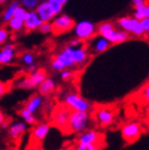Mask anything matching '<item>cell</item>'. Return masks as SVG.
Wrapping results in <instances>:
<instances>
[{
  "label": "cell",
  "instance_id": "1",
  "mask_svg": "<svg viewBox=\"0 0 149 150\" xmlns=\"http://www.w3.org/2000/svg\"><path fill=\"white\" fill-rule=\"evenodd\" d=\"M89 112L72 111L67 125V133H81L85 131L89 127Z\"/></svg>",
  "mask_w": 149,
  "mask_h": 150
},
{
  "label": "cell",
  "instance_id": "2",
  "mask_svg": "<svg viewBox=\"0 0 149 150\" xmlns=\"http://www.w3.org/2000/svg\"><path fill=\"white\" fill-rule=\"evenodd\" d=\"M47 78V74L44 69H36L23 77L17 82V87L23 90H34Z\"/></svg>",
  "mask_w": 149,
  "mask_h": 150
},
{
  "label": "cell",
  "instance_id": "3",
  "mask_svg": "<svg viewBox=\"0 0 149 150\" xmlns=\"http://www.w3.org/2000/svg\"><path fill=\"white\" fill-rule=\"evenodd\" d=\"M64 104L72 111H81V112L89 113L93 108L89 101L74 93H69L64 97Z\"/></svg>",
  "mask_w": 149,
  "mask_h": 150
},
{
  "label": "cell",
  "instance_id": "4",
  "mask_svg": "<svg viewBox=\"0 0 149 150\" xmlns=\"http://www.w3.org/2000/svg\"><path fill=\"white\" fill-rule=\"evenodd\" d=\"M72 110L67 108L65 104L59 105L55 108L51 116V122L55 127L59 128L62 132L67 133V125H68L69 115H70Z\"/></svg>",
  "mask_w": 149,
  "mask_h": 150
},
{
  "label": "cell",
  "instance_id": "5",
  "mask_svg": "<svg viewBox=\"0 0 149 150\" xmlns=\"http://www.w3.org/2000/svg\"><path fill=\"white\" fill-rule=\"evenodd\" d=\"M119 28L123 31L128 32L129 34H132L133 36H142L144 35V30L142 29L140 23V20L136 19L135 17H130V16H125V17H121L116 23Z\"/></svg>",
  "mask_w": 149,
  "mask_h": 150
},
{
  "label": "cell",
  "instance_id": "6",
  "mask_svg": "<svg viewBox=\"0 0 149 150\" xmlns=\"http://www.w3.org/2000/svg\"><path fill=\"white\" fill-rule=\"evenodd\" d=\"M55 34H63L66 32L72 30L74 26V20L67 14H57L55 15L51 21Z\"/></svg>",
  "mask_w": 149,
  "mask_h": 150
},
{
  "label": "cell",
  "instance_id": "7",
  "mask_svg": "<svg viewBox=\"0 0 149 150\" xmlns=\"http://www.w3.org/2000/svg\"><path fill=\"white\" fill-rule=\"evenodd\" d=\"M72 30L76 38H80L81 40H89L96 34L95 23L89 20H81L79 23H74Z\"/></svg>",
  "mask_w": 149,
  "mask_h": 150
},
{
  "label": "cell",
  "instance_id": "8",
  "mask_svg": "<svg viewBox=\"0 0 149 150\" xmlns=\"http://www.w3.org/2000/svg\"><path fill=\"white\" fill-rule=\"evenodd\" d=\"M142 134V126L136 121H129L126 122L121 128V136L126 143L132 144L140 139Z\"/></svg>",
  "mask_w": 149,
  "mask_h": 150
},
{
  "label": "cell",
  "instance_id": "9",
  "mask_svg": "<svg viewBox=\"0 0 149 150\" xmlns=\"http://www.w3.org/2000/svg\"><path fill=\"white\" fill-rule=\"evenodd\" d=\"M94 118L100 127H108L114 120V112L108 107H100L95 111Z\"/></svg>",
  "mask_w": 149,
  "mask_h": 150
},
{
  "label": "cell",
  "instance_id": "10",
  "mask_svg": "<svg viewBox=\"0 0 149 150\" xmlns=\"http://www.w3.org/2000/svg\"><path fill=\"white\" fill-rule=\"evenodd\" d=\"M79 144H91V143H104V135L96 130H87L79 133L77 137Z\"/></svg>",
  "mask_w": 149,
  "mask_h": 150
},
{
  "label": "cell",
  "instance_id": "11",
  "mask_svg": "<svg viewBox=\"0 0 149 150\" xmlns=\"http://www.w3.org/2000/svg\"><path fill=\"white\" fill-rule=\"evenodd\" d=\"M89 49L92 50L94 53H102V52L106 51L109 49L112 44L109 40L104 38L103 36L98 34L97 36H93L92 38H89Z\"/></svg>",
  "mask_w": 149,
  "mask_h": 150
},
{
  "label": "cell",
  "instance_id": "12",
  "mask_svg": "<svg viewBox=\"0 0 149 150\" xmlns=\"http://www.w3.org/2000/svg\"><path fill=\"white\" fill-rule=\"evenodd\" d=\"M16 54L15 46L13 44H3L2 48L0 49V64L6 65L13 62Z\"/></svg>",
  "mask_w": 149,
  "mask_h": 150
},
{
  "label": "cell",
  "instance_id": "13",
  "mask_svg": "<svg viewBox=\"0 0 149 150\" xmlns=\"http://www.w3.org/2000/svg\"><path fill=\"white\" fill-rule=\"evenodd\" d=\"M28 130V125L25 121H15L9 126L8 132L11 139H19Z\"/></svg>",
  "mask_w": 149,
  "mask_h": 150
},
{
  "label": "cell",
  "instance_id": "14",
  "mask_svg": "<svg viewBox=\"0 0 149 150\" xmlns=\"http://www.w3.org/2000/svg\"><path fill=\"white\" fill-rule=\"evenodd\" d=\"M42 23H43V20L40 19V16L37 15L35 10H32V11H29L28 16L25 19V21H23V28L26 30H28V31L38 30Z\"/></svg>",
  "mask_w": 149,
  "mask_h": 150
},
{
  "label": "cell",
  "instance_id": "15",
  "mask_svg": "<svg viewBox=\"0 0 149 150\" xmlns=\"http://www.w3.org/2000/svg\"><path fill=\"white\" fill-rule=\"evenodd\" d=\"M49 132H50V124H48V122H42V124L36 125L33 128L31 135L34 141L43 142L48 136Z\"/></svg>",
  "mask_w": 149,
  "mask_h": 150
},
{
  "label": "cell",
  "instance_id": "16",
  "mask_svg": "<svg viewBox=\"0 0 149 150\" xmlns=\"http://www.w3.org/2000/svg\"><path fill=\"white\" fill-rule=\"evenodd\" d=\"M35 12L43 21H51L55 16V14L53 13L51 6H49L48 2H40L37 4Z\"/></svg>",
  "mask_w": 149,
  "mask_h": 150
},
{
  "label": "cell",
  "instance_id": "17",
  "mask_svg": "<svg viewBox=\"0 0 149 150\" xmlns=\"http://www.w3.org/2000/svg\"><path fill=\"white\" fill-rule=\"evenodd\" d=\"M38 95L42 97H48L55 91V83L51 78H46L37 86Z\"/></svg>",
  "mask_w": 149,
  "mask_h": 150
},
{
  "label": "cell",
  "instance_id": "18",
  "mask_svg": "<svg viewBox=\"0 0 149 150\" xmlns=\"http://www.w3.org/2000/svg\"><path fill=\"white\" fill-rule=\"evenodd\" d=\"M42 105H43V97L40 95H34L27 101L25 108L31 113L35 114L37 111L40 110Z\"/></svg>",
  "mask_w": 149,
  "mask_h": 150
},
{
  "label": "cell",
  "instance_id": "19",
  "mask_svg": "<svg viewBox=\"0 0 149 150\" xmlns=\"http://www.w3.org/2000/svg\"><path fill=\"white\" fill-rule=\"evenodd\" d=\"M20 6V3H19V1H13V2H11L9 4V6H6V9L3 11V13H2V20L3 21H6V23H8L10 19H11L12 17H13V15H14V12H15V10L17 9L18 6Z\"/></svg>",
  "mask_w": 149,
  "mask_h": 150
},
{
  "label": "cell",
  "instance_id": "20",
  "mask_svg": "<svg viewBox=\"0 0 149 150\" xmlns=\"http://www.w3.org/2000/svg\"><path fill=\"white\" fill-rule=\"evenodd\" d=\"M135 13L134 16L136 19H143V18H149V4H140L134 6Z\"/></svg>",
  "mask_w": 149,
  "mask_h": 150
},
{
  "label": "cell",
  "instance_id": "21",
  "mask_svg": "<svg viewBox=\"0 0 149 150\" xmlns=\"http://www.w3.org/2000/svg\"><path fill=\"white\" fill-rule=\"evenodd\" d=\"M136 97H138V102H140L142 105H147V104H149V82L138 91Z\"/></svg>",
  "mask_w": 149,
  "mask_h": 150
},
{
  "label": "cell",
  "instance_id": "22",
  "mask_svg": "<svg viewBox=\"0 0 149 150\" xmlns=\"http://www.w3.org/2000/svg\"><path fill=\"white\" fill-rule=\"evenodd\" d=\"M106 143H91V144H79L74 147V150H102Z\"/></svg>",
  "mask_w": 149,
  "mask_h": 150
},
{
  "label": "cell",
  "instance_id": "23",
  "mask_svg": "<svg viewBox=\"0 0 149 150\" xmlns=\"http://www.w3.org/2000/svg\"><path fill=\"white\" fill-rule=\"evenodd\" d=\"M19 115L27 125H35L36 124L37 120H36V117L34 116V114L27 110L26 108H23V109H21V110L19 111Z\"/></svg>",
  "mask_w": 149,
  "mask_h": 150
},
{
  "label": "cell",
  "instance_id": "24",
  "mask_svg": "<svg viewBox=\"0 0 149 150\" xmlns=\"http://www.w3.org/2000/svg\"><path fill=\"white\" fill-rule=\"evenodd\" d=\"M8 28L13 32H19L20 30L23 29V21L18 19V18L12 17L8 21Z\"/></svg>",
  "mask_w": 149,
  "mask_h": 150
},
{
  "label": "cell",
  "instance_id": "25",
  "mask_svg": "<svg viewBox=\"0 0 149 150\" xmlns=\"http://www.w3.org/2000/svg\"><path fill=\"white\" fill-rule=\"evenodd\" d=\"M28 14H29V11H28V10H27L26 8H23V6H19L17 8V9L15 10L14 15H13V17L18 18V19L23 20V21H25V19L27 18Z\"/></svg>",
  "mask_w": 149,
  "mask_h": 150
},
{
  "label": "cell",
  "instance_id": "26",
  "mask_svg": "<svg viewBox=\"0 0 149 150\" xmlns=\"http://www.w3.org/2000/svg\"><path fill=\"white\" fill-rule=\"evenodd\" d=\"M20 6L26 8L28 11H32V10L36 9L37 4H38V0H20L19 1Z\"/></svg>",
  "mask_w": 149,
  "mask_h": 150
},
{
  "label": "cell",
  "instance_id": "27",
  "mask_svg": "<svg viewBox=\"0 0 149 150\" xmlns=\"http://www.w3.org/2000/svg\"><path fill=\"white\" fill-rule=\"evenodd\" d=\"M20 60H21V63L25 64L26 66L30 65V64L34 63L35 61V55L32 53V52H25L21 57H20Z\"/></svg>",
  "mask_w": 149,
  "mask_h": 150
},
{
  "label": "cell",
  "instance_id": "28",
  "mask_svg": "<svg viewBox=\"0 0 149 150\" xmlns=\"http://www.w3.org/2000/svg\"><path fill=\"white\" fill-rule=\"evenodd\" d=\"M47 2L49 3V6H51L52 11H53V13H55V15L57 14H61V12H62V10H63V4L61 2H59L57 0H48Z\"/></svg>",
  "mask_w": 149,
  "mask_h": 150
},
{
  "label": "cell",
  "instance_id": "29",
  "mask_svg": "<svg viewBox=\"0 0 149 150\" xmlns=\"http://www.w3.org/2000/svg\"><path fill=\"white\" fill-rule=\"evenodd\" d=\"M40 33L43 34H49V33H52V30H53V27H52L51 21H43L40 27L38 28Z\"/></svg>",
  "mask_w": 149,
  "mask_h": 150
},
{
  "label": "cell",
  "instance_id": "30",
  "mask_svg": "<svg viewBox=\"0 0 149 150\" xmlns=\"http://www.w3.org/2000/svg\"><path fill=\"white\" fill-rule=\"evenodd\" d=\"M10 38V32L6 28H0V46L6 44Z\"/></svg>",
  "mask_w": 149,
  "mask_h": 150
},
{
  "label": "cell",
  "instance_id": "31",
  "mask_svg": "<svg viewBox=\"0 0 149 150\" xmlns=\"http://www.w3.org/2000/svg\"><path fill=\"white\" fill-rule=\"evenodd\" d=\"M61 79L64 81H68L72 78L74 76V72L72 71V70H69L68 68H65V69L61 70Z\"/></svg>",
  "mask_w": 149,
  "mask_h": 150
},
{
  "label": "cell",
  "instance_id": "32",
  "mask_svg": "<svg viewBox=\"0 0 149 150\" xmlns=\"http://www.w3.org/2000/svg\"><path fill=\"white\" fill-rule=\"evenodd\" d=\"M140 23L142 29L144 30L145 34H149V18H143L140 19Z\"/></svg>",
  "mask_w": 149,
  "mask_h": 150
},
{
  "label": "cell",
  "instance_id": "33",
  "mask_svg": "<svg viewBox=\"0 0 149 150\" xmlns=\"http://www.w3.org/2000/svg\"><path fill=\"white\" fill-rule=\"evenodd\" d=\"M80 45H82V40L78 38H74L68 44V46H72V47H77V46H80Z\"/></svg>",
  "mask_w": 149,
  "mask_h": 150
},
{
  "label": "cell",
  "instance_id": "34",
  "mask_svg": "<svg viewBox=\"0 0 149 150\" xmlns=\"http://www.w3.org/2000/svg\"><path fill=\"white\" fill-rule=\"evenodd\" d=\"M8 91V85L4 82H0V97L3 96Z\"/></svg>",
  "mask_w": 149,
  "mask_h": 150
},
{
  "label": "cell",
  "instance_id": "35",
  "mask_svg": "<svg viewBox=\"0 0 149 150\" xmlns=\"http://www.w3.org/2000/svg\"><path fill=\"white\" fill-rule=\"evenodd\" d=\"M6 121V115H4V113L2 112V111L0 110V128L2 127V125L4 124Z\"/></svg>",
  "mask_w": 149,
  "mask_h": 150
},
{
  "label": "cell",
  "instance_id": "36",
  "mask_svg": "<svg viewBox=\"0 0 149 150\" xmlns=\"http://www.w3.org/2000/svg\"><path fill=\"white\" fill-rule=\"evenodd\" d=\"M27 69H28L29 74H30V72H32V71H34V70H36L37 69L36 64L32 63V64H30V65H28V66H27Z\"/></svg>",
  "mask_w": 149,
  "mask_h": 150
},
{
  "label": "cell",
  "instance_id": "37",
  "mask_svg": "<svg viewBox=\"0 0 149 150\" xmlns=\"http://www.w3.org/2000/svg\"><path fill=\"white\" fill-rule=\"evenodd\" d=\"M131 3L133 6H140V4H145L146 0H131Z\"/></svg>",
  "mask_w": 149,
  "mask_h": 150
},
{
  "label": "cell",
  "instance_id": "38",
  "mask_svg": "<svg viewBox=\"0 0 149 150\" xmlns=\"http://www.w3.org/2000/svg\"><path fill=\"white\" fill-rule=\"evenodd\" d=\"M57 1H59V2H61V3H62V4H63V6H65L66 3L68 2V0H57Z\"/></svg>",
  "mask_w": 149,
  "mask_h": 150
},
{
  "label": "cell",
  "instance_id": "39",
  "mask_svg": "<svg viewBox=\"0 0 149 150\" xmlns=\"http://www.w3.org/2000/svg\"><path fill=\"white\" fill-rule=\"evenodd\" d=\"M59 150H74V147H65V148H61Z\"/></svg>",
  "mask_w": 149,
  "mask_h": 150
},
{
  "label": "cell",
  "instance_id": "40",
  "mask_svg": "<svg viewBox=\"0 0 149 150\" xmlns=\"http://www.w3.org/2000/svg\"><path fill=\"white\" fill-rule=\"evenodd\" d=\"M146 114H147V116H148V118H149V104H147V105H146Z\"/></svg>",
  "mask_w": 149,
  "mask_h": 150
},
{
  "label": "cell",
  "instance_id": "41",
  "mask_svg": "<svg viewBox=\"0 0 149 150\" xmlns=\"http://www.w3.org/2000/svg\"><path fill=\"white\" fill-rule=\"evenodd\" d=\"M8 0H0V4H3V3H6Z\"/></svg>",
  "mask_w": 149,
  "mask_h": 150
},
{
  "label": "cell",
  "instance_id": "42",
  "mask_svg": "<svg viewBox=\"0 0 149 150\" xmlns=\"http://www.w3.org/2000/svg\"><path fill=\"white\" fill-rule=\"evenodd\" d=\"M48 0H38V2H47Z\"/></svg>",
  "mask_w": 149,
  "mask_h": 150
},
{
  "label": "cell",
  "instance_id": "43",
  "mask_svg": "<svg viewBox=\"0 0 149 150\" xmlns=\"http://www.w3.org/2000/svg\"><path fill=\"white\" fill-rule=\"evenodd\" d=\"M6 150H14V149H13V148H6Z\"/></svg>",
  "mask_w": 149,
  "mask_h": 150
},
{
  "label": "cell",
  "instance_id": "44",
  "mask_svg": "<svg viewBox=\"0 0 149 150\" xmlns=\"http://www.w3.org/2000/svg\"><path fill=\"white\" fill-rule=\"evenodd\" d=\"M148 82H149V77H148Z\"/></svg>",
  "mask_w": 149,
  "mask_h": 150
},
{
  "label": "cell",
  "instance_id": "45",
  "mask_svg": "<svg viewBox=\"0 0 149 150\" xmlns=\"http://www.w3.org/2000/svg\"><path fill=\"white\" fill-rule=\"evenodd\" d=\"M0 150H1V149H0Z\"/></svg>",
  "mask_w": 149,
  "mask_h": 150
}]
</instances>
